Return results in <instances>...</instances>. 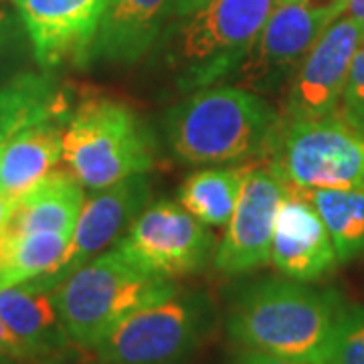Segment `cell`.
Wrapping results in <instances>:
<instances>
[{
  "label": "cell",
  "mask_w": 364,
  "mask_h": 364,
  "mask_svg": "<svg viewBox=\"0 0 364 364\" xmlns=\"http://www.w3.org/2000/svg\"><path fill=\"white\" fill-rule=\"evenodd\" d=\"M296 188V186H294ZM322 217L338 263L364 255V191L298 188Z\"/></svg>",
  "instance_id": "cell-22"
},
{
  "label": "cell",
  "mask_w": 364,
  "mask_h": 364,
  "mask_svg": "<svg viewBox=\"0 0 364 364\" xmlns=\"http://www.w3.org/2000/svg\"><path fill=\"white\" fill-rule=\"evenodd\" d=\"M41 67L87 65L109 0H13Z\"/></svg>",
  "instance_id": "cell-11"
},
{
  "label": "cell",
  "mask_w": 364,
  "mask_h": 364,
  "mask_svg": "<svg viewBox=\"0 0 364 364\" xmlns=\"http://www.w3.org/2000/svg\"><path fill=\"white\" fill-rule=\"evenodd\" d=\"M364 28L350 16H340L326 28L301 61L287 93L286 119L336 114Z\"/></svg>",
  "instance_id": "cell-12"
},
{
  "label": "cell",
  "mask_w": 364,
  "mask_h": 364,
  "mask_svg": "<svg viewBox=\"0 0 364 364\" xmlns=\"http://www.w3.org/2000/svg\"><path fill=\"white\" fill-rule=\"evenodd\" d=\"M233 364H301L296 360H287V358H279L273 354H265V352L245 350L241 356L235 358Z\"/></svg>",
  "instance_id": "cell-27"
},
{
  "label": "cell",
  "mask_w": 364,
  "mask_h": 364,
  "mask_svg": "<svg viewBox=\"0 0 364 364\" xmlns=\"http://www.w3.org/2000/svg\"><path fill=\"white\" fill-rule=\"evenodd\" d=\"M57 282L39 275L0 289V318L28 352L31 364H61L77 344L67 334L57 308Z\"/></svg>",
  "instance_id": "cell-14"
},
{
  "label": "cell",
  "mask_w": 364,
  "mask_h": 364,
  "mask_svg": "<svg viewBox=\"0 0 364 364\" xmlns=\"http://www.w3.org/2000/svg\"><path fill=\"white\" fill-rule=\"evenodd\" d=\"M272 261L282 275L306 284L320 279L338 263L322 217L312 203L289 184L275 217Z\"/></svg>",
  "instance_id": "cell-15"
},
{
  "label": "cell",
  "mask_w": 364,
  "mask_h": 364,
  "mask_svg": "<svg viewBox=\"0 0 364 364\" xmlns=\"http://www.w3.org/2000/svg\"><path fill=\"white\" fill-rule=\"evenodd\" d=\"M282 128L259 93L208 85L191 91L164 119L170 150L186 164H227L269 152Z\"/></svg>",
  "instance_id": "cell-2"
},
{
  "label": "cell",
  "mask_w": 364,
  "mask_h": 364,
  "mask_svg": "<svg viewBox=\"0 0 364 364\" xmlns=\"http://www.w3.org/2000/svg\"><path fill=\"white\" fill-rule=\"evenodd\" d=\"M59 112H67L57 83L49 75L26 73L0 87V154L18 132Z\"/></svg>",
  "instance_id": "cell-19"
},
{
  "label": "cell",
  "mask_w": 364,
  "mask_h": 364,
  "mask_svg": "<svg viewBox=\"0 0 364 364\" xmlns=\"http://www.w3.org/2000/svg\"><path fill=\"white\" fill-rule=\"evenodd\" d=\"M326 364H364V308L342 306Z\"/></svg>",
  "instance_id": "cell-23"
},
{
  "label": "cell",
  "mask_w": 364,
  "mask_h": 364,
  "mask_svg": "<svg viewBox=\"0 0 364 364\" xmlns=\"http://www.w3.org/2000/svg\"><path fill=\"white\" fill-rule=\"evenodd\" d=\"M0 364H21L13 360V358H9V356H4V354H0Z\"/></svg>",
  "instance_id": "cell-31"
},
{
  "label": "cell",
  "mask_w": 364,
  "mask_h": 364,
  "mask_svg": "<svg viewBox=\"0 0 364 364\" xmlns=\"http://www.w3.org/2000/svg\"><path fill=\"white\" fill-rule=\"evenodd\" d=\"M69 112L26 126L0 154V191L16 200L63 160V132Z\"/></svg>",
  "instance_id": "cell-17"
},
{
  "label": "cell",
  "mask_w": 364,
  "mask_h": 364,
  "mask_svg": "<svg viewBox=\"0 0 364 364\" xmlns=\"http://www.w3.org/2000/svg\"><path fill=\"white\" fill-rule=\"evenodd\" d=\"M0 354H4V356H9V358H13L21 364H31L28 352L23 346V342L14 336L13 330L6 326L2 318H0Z\"/></svg>",
  "instance_id": "cell-25"
},
{
  "label": "cell",
  "mask_w": 364,
  "mask_h": 364,
  "mask_svg": "<svg viewBox=\"0 0 364 364\" xmlns=\"http://www.w3.org/2000/svg\"><path fill=\"white\" fill-rule=\"evenodd\" d=\"M277 0H208L184 16L168 55L182 91L217 85L245 61Z\"/></svg>",
  "instance_id": "cell-5"
},
{
  "label": "cell",
  "mask_w": 364,
  "mask_h": 364,
  "mask_svg": "<svg viewBox=\"0 0 364 364\" xmlns=\"http://www.w3.org/2000/svg\"><path fill=\"white\" fill-rule=\"evenodd\" d=\"M217 322L213 299L176 289L126 316L91 352L95 364H188Z\"/></svg>",
  "instance_id": "cell-6"
},
{
  "label": "cell",
  "mask_w": 364,
  "mask_h": 364,
  "mask_svg": "<svg viewBox=\"0 0 364 364\" xmlns=\"http://www.w3.org/2000/svg\"><path fill=\"white\" fill-rule=\"evenodd\" d=\"M83 203V184L69 170H51L14 200L6 233L55 231L73 237Z\"/></svg>",
  "instance_id": "cell-18"
},
{
  "label": "cell",
  "mask_w": 364,
  "mask_h": 364,
  "mask_svg": "<svg viewBox=\"0 0 364 364\" xmlns=\"http://www.w3.org/2000/svg\"><path fill=\"white\" fill-rule=\"evenodd\" d=\"M287 184L269 166L249 168L227 231L215 251V267L223 273H247L272 261L277 208Z\"/></svg>",
  "instance_id": "cell-10"
},
{
  "label": "cell",
  "mask_w": 364,
  "mask_h": 364,
  "mask_svg": "<svg viewBox=\"0 0 364 364\" xmlns=\"http://www.w3.org/2000/svg\"><path fill=\"white\" fill-rule=\"evenodd\" d=\"M291 2H301V4H316V0H291Z\"/></svg>",
  "instance_id": "cell-32"
},
{
  "label": "cell",
  "mask_w": 364,
  "mask_h": 364,
  "mask_svg": "<svg viewBox=\"0 0 364 364\" xmlns=\"http://www.w3.org/2000/svg\"><path fill=\"white\" fill-rule=\"evenodd\" d=\"M348 0L301 4L277 0L251 51L235 71L241 87L267 93L279 87L301 65L326 28L346 13Z\"/></svg>",
  "instance_id": "cell-8"
},
{
  "label": "cell",
  "mask_w": 364,
  "mask_h": 364,
  "mask_svg": "<svg viewBox=\"0 0 364 364\" xmlns=\"http://www.w3.org/2000/svg\"><path fill=\"white\" fill-rule=\"evenodd\" d=\"M174 279L158 277L132 263L119 249L83 263L55 289L67 334L90 350L126 316L174 294Z\"/></svg>",
  "instance_id": "cell-3"
},
{
  "label": "cell",
  "mask_w": 364,
  "mask_h": 364,
  "mask_svg": "<svg viewBox=\"0 0 364 364\" xmlns=\"http://www.w3.org/2000/svg\"><path fill=\"white\" fill-rule=\"evenodd\" d=\"M340 116L364 136V41L354 55L350 73L340 100Z\"/></svg>",
  "instance_id": "cell-24"
},
{
  "label": "cell",
  "mask_w": 364,
  "mask_h": 364,
  "mask_svg": "<svg viewBox=\"0 0 364 364\" xmlns=\"http://www.w3.org/2000/svg\"><path fill=\"white\" fill-rule=\"evenodd\" d=\"M63 160L83 188L102 191L154 166V140L140 116L122 102L91 97L69 116Z\"/></svg>",
  "instance_id": "cell-4"
},
{
  "label": "cell",
  "mask_w": 364,
  "mask_h": 364,
  "mask_svg": "<svg viewBox=\"0 0 364 364\" xmlns=\"http://www.w3.org/2000/svg\"><path fill=\"white\" fill-rule=\"evenodd\" d=\"M251 166L205 168L182 182L178 203L207 227L227 225Z\"/></svg>",
  "instance_id": "cell-21"
},
{
  "label": "cell",
  "mask_w": 364,
  "mask_h": 364,
  "mask_svg": "<svg viewBox=\"0 0 364 364\" xmlns=\"http://www.w3.org/2000/svg\"><path fill=\"white\" fill-rule=\"evenodd\" d=\"M21 28H25L21 23V16L18 13H13L4 6H0V53L4 49H9L13 45Z\"/></svg>",
  "instance_id": "cell-26"
},
{
  "label": "cell",
  "mask_w": 364,
  "mask_h": 364,
  "mask_svg": "<svg viewBox=\"0 0 364 364\" xmlns=\"http://www.w3.org/2000/svg\"><path fill=\"white\" fill-rule=\"evenodd\" d=\"M152 184L146 174H136L85 198L65 257L51 275L61 284L69 273L87 263L130 231L132 223L150 203Z\"/></svg>",
  "instance_id": "cell-13"
},
{
  "label": "cell",
  "mask_w": 364,
  "mask_h": 364,
  "mask_svg": "<svg viewBox=\"0 0 364 364\" xmlns=\"http://www.w3.org/2000/svg\"><path fill=\"white\" fill-rule=\"evenodd\" d=\"M116 247L144 272L176 279L205 269L217 239L181 203L158 200L144 208Z\"/></svg>",
  "instance_id": "cell-9"
},
{
  "label": "cell",
  "mask_w": 364,
  "mask_h": 364,
  "mask_svg": "<svg viewBox=\"0 0 364 364\" xmlns=\"http://www.w3.org/2000/svg\"><path fill=\"white\" fill-rule=\"evenodd\" d=\"M208 0H174V14L176 16H188L198 9H203Z\"/></svg>",
  "instance_id": "cell-29"
},
{
  "label": "cell",
  "mask_w": 364,
  "mask_h": 364,
  "mask_svg": "<svg viewBox=\"0 0 364 364\" xmlns=\"http://www.w3.org/2000/svg\"><path fill=\"white\" fill-rule=\"evenodd\" d=\"M344 301L296 279L247 287L227 318L229 336L245 350L301 364H326Z\"/></svg>",
  "instance_id": "cell-1"
},
{
  "label": "cell",
  "mask_w": 364,
  "mask_h": 364,
  "mask_svg": "<svg viewBox=\"0 0 364 364\" xmlns=\"http://www.w3.org/2000/svg\"><path fill=\"white\" fill-rule=\"evenodd\" d=\"M174 14V0H109L91 59L136 63L154 47Z\"/></svg>",
  "instance_id": "cell-16"
},
{
  "label": "cell",
  "mask_w": 364,
  "mask_h": 364,
  "mask_svg": "<svg viewBox=\"0 0 364 364\" xmlns=\"http://www.w3.org/2000/svg\"><path fill=\"white\" fill-rule=\"evenodd\" d=\"M13 207L14 200L11 196H6L2 191H0V239L4 237L6 229H9V223H11V217H13Z\"/></svg>",
  "instance_id": "cell-28"
},
{
  "label": "cell",
  "mask_w": 364,
  "mask_h": 364,
  "mask_svg": "<svg viewBox=\"0 0 364 364\" xmlns=\"http://www.w3.org/2000/svg\"><path fill=\"white\" fill-rule=\"evenodd\" d=\"M346 13L364 28V0H348L346 2Z\"/></svg>",
  "instance_id": "cell-30"
},
{
  "label": "cell",
  "mask_w": 364,
  "mask_h": 364,
  "mask_svg": "<svg viewBox=\"0 0 364 364\" xmlns=\"http://www.w3.org/2000/svg\"><path fill=\"white\" fill-rule=\"evenodd\" d=\"M69 243L71 235L55 231L4 233L0 239V289L55 272Z\"/></svg>",
  "instance_id": "cell-20"
},
{
  "label": "cell",
  "mask_w": 364,
  "mask_h": 364,
  "mask_svg": "<svg viewBox=\"0 0 364 364\" xmlns=\"http://www.w3.org/2000/svg\"><path fill=\"white\" fill-rule=\"evenodd\" d=\"M267 166L296 188L364 191V136L336 114L286 119Z\"/></svg>",
  "instance_id": "cell-7"
}]
</instances>
